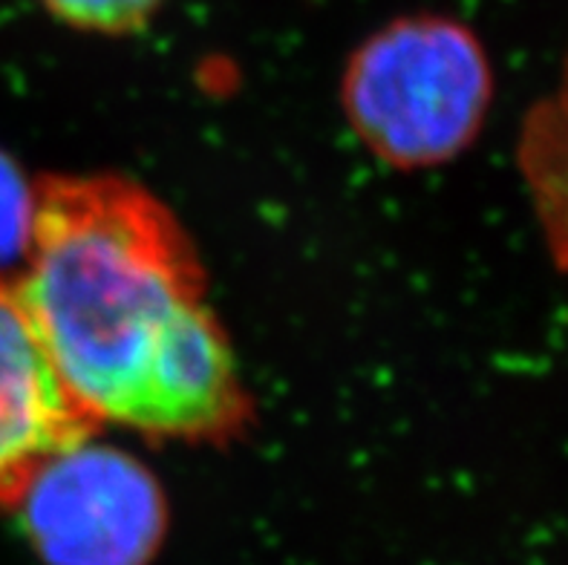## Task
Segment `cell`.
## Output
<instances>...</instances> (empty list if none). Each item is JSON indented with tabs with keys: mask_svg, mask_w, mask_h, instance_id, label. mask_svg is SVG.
<instances>
[{
	"mask_svg": "<svg viewBox=\"0 0 568 565\" xmlns=\"http://www.w3.org/2000/svg\"><path fill=\"white\" fill-rule=\"evenodd\" d=\"M494 95L479 38L439 14L389 23L349 61V124L378 159L398 168L442 165L476 139Z\"/></svg>",
	"mask_w": 568,
	"mask_h": 565,
	"instance_id": "7a4b0ae2",
	"label": "cell"
},
{
	"mask_svg": "<svg viewBox=\"0 0 568 565\" xmlns=\"http://www.w3.org/2000/svg\"><path fill=\"white\" fill-rule=\"evenodd\" d=\"M162 0H43L55 18L95 32H128L151 21Z\"/></svg>",
	"mask_w": 568,
	"mask_h": 565,
	"instance_id": "52a82bcc",
	"label": "cell"
},
{
	"mask_svg": "<svg viewBox=\"0 0 568 565\" xmlns=\"http://www.w3.org/2000/svg\"><path fill=\"white\" fill-rule=\"evenodd\" d=\"M32 214H36V188L29 185L27 176L7 153H0V278L27 258Z\"/></svg>",
	"mask_w": 568,
	"mask_h": 565,
	"instance_id": "8992f818",
	"label": "cell"
},
{
	"mask_svg": "<svg viewBox=\"0 0 568 565\" xmlns=\"http://www.w3.org/2000/svg\"><path fill=\"white\" fill-rule=\"evenodd\" d=\"M93 427L52 373L12 280L0 278V505L18 500L47 453Z\"/></svg>",
	"mask_w": 568,
	"mask_h": 565,
	"instance_id": "277c9868",
	"label": "cell"
},
{
	"mask_svg": "<svg viewBox=\"0 0 568 565\" xmlns=\"http://www.w3.org/2000/svg\"><path fill=\"white\" fill-rule=\"evenodd\" d=\"M12 505L47 565H148L165 537L151 471L90 433L47 453Z\"/></svg>",
	"mask_w": 568,
	"mask_h": 565,
	"instance_id": "3957f363",
	"label": "cell"
},
{
	"mask_svg": "<svg viewBox=\"0 0 568 565\" xmlns=\"http://www.w3.org/2000/svg\"><path fill=\"white\" fill-rule=\"evenodd\" d=\"M517 159L548 254L568 274V58L555 90L526 115Z\"/></svg>",
	"mask_w": 568,
	"mask_h": 565,
	"instance_id": "5b68a950",
	"label": "cell"
},
{
	"mask_svg": "<svg viewBox=\"0 0 568 565\" xmlns=\"http://www.w3.org/2000/svg\"><path fill=\"white\" fill-rule=\"evenodd\" d=\"M64 393L93 424L173 438L229 436L248 413L220 323L202 303L185 231L119 176L36 185L12 280Z\"/></svg>",
	"mask_w": 568,
	"mask_h": 565,
	"instance_id": "6da1fadb",
	"label": "cell"
}]
</instances>
